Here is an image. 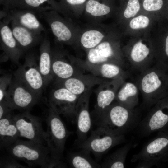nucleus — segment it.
Here are the masks:
<instances>
[{"label":"nucleus","mask_w":168,"mask_h":168,"mask_svg":"<svg viewBox=\"0 0 168 168\" xmlns=\"http://www.w3.org/2000/svg\"><path fill=\"white\" fill-rule=\"evenodd\" d=\"M134 82L142 96L143 109L150 110L168 96V72L156 63L138 74Z\"/></svg>","instance_id":"f257e3e1"},{"label":"nucleus","mask_w":168,"mask_h":168,"mask_svg":"<svg viewBox=\"0 0 168 168\" xmlns=\"http://www.w3.org/2000/svg\"><path fill=\"white\" fill-rule=\"evenodd\" d=\"M141 119L139 109L129 108L116 101L105 110L93 122L112 133L120 135L135 129Z\"/></svg>","instance_id":"f03ea898"},{"label":"nucleus","mask_w":168,"mask_h":168,"mask_svg":"<svg viewBox=\"0 0 168 168\" xmlns=\"http://www.w3.org/2000/svg\"><path fill=\"white\" fill-rule=\"evenodd\" d=\"M138 162V168L161 166L168 163V132L158 131L157 135L132 156L131 162Z\"/></svg>","instance_id":"7ed1b4c3"},{"label":"nucleus","mask_w":168,"mask_h":168,"mask_svg":"<svg viewBox=\"0 0 168 168\" xmlns=\"http://www.w3.org/2000/svg\"><path fill=\"white\" fill-rule=\"evenodd\" d=\"M45 120L47 124L45 141L50 157L61 160L63 157L65 143L73 132L68 131L59 114L49 105Z\"/></svg>","instance_id":"20e7f679"},{"label":"nucleus","mask_w":168,"mask_h":168,"mask_svg":"<svg viewBox=\"0 0 168 168\" xmlns=\"http://www.w3.org/2000/svg\"><path fill=\"white\" fill-rule=\"evenodd\" d=\"M5 149L7 154L24 161L30 167L38 166L43 168L50 153L49 148L43 144L19 139Z\"/></svg>","instance_id":"39448f33"},{"label":"nucleus","mask_w":168,"mask_h":168,"mask_svg":"<svg viewBox=\"0 0 168 168\" xmlns=\"http://www.w3.org/2000/svg\"><path fill=\"white\" fill-rule=\"evenodd\" d=\"M135 130L140 138L147 137L156 131L168 132V96L150 109Z\"/></svg>","instance_id":"423d86ee"},{"label":"nucleus","mask_w":168,"mask_h":168,"mask_svg":"<svg viewBox=\"0 0 168 168\" xmlns=\"http://www.w3.org/2000/svg\"><path fill=\"white\" fill-rule=\"evenodd\" d=\"M127 141L124 135H116L105 128L98 126L91 131L90 136L77 146L78 148L92 152L97 160L113 147Z\"/></svg>","instance_id":"0eeeda50"},{"label":"nucleus","mask_w":168,"mask_h":168,"mask_svg":"<svg viewBox=\"0 0 168 168\" xmlns=\"http://www.w3.org/2000/svg\"><path fill=\"white\" fill-rule=\"evenodd\" d=\"M40 97L22 81L14 77L4 100L13 110L29 111L37 103Z\"/></svg>","instance_id":"6e6552de"},{"label":"nucleus","mask_w":168,"mask_h":168,"mask_svg":"<svg viewBox=\"0 0 168 168\" xmlns=\"http://www.w3.org/2000/svg\"><path fill=\"white\" fill-rule=\"evenodd\" d=\"M49 26L56 40L61 44L72 45L76 42V30L71 21L63 18L55 10L39 13Z\"/></svg>","instance_id":"1a4fd4ad"},{"label":"nucleus","mask_w":168,"mask_h":168,"mask_svg":"<svg viewBox=\"0 0 168 168\" xmlns=\"http://www.w3.org/2000/svg\"><path fill=\"white\" fill-rule=\"evenodd\" d=\"M20 137L43 145L46 143V132L43 129L41 119L31 114L29 111L13 115Z\"/></svg>","instance_id":"9d476101"},{"label":"nucleus","mask_w":168,"mask_h":168,"mask_svg":"<svg viewBox=\"0 0 168 168\" xmlns=\"http://www.w3.org/2000/svg\"><path fill=\"white\" fill-rule=\"evenodd\" d=\"M14 75V77L23 82L37 95L41 97L45 86L34 54H30L26 56L24 64L19 67Z\"/></svg>","instance_id":"9b49d317"},{"label":"nucleus","mask_w":168,"mask_h":168,"mask_svg":"<svg viewBox=\"0 0 168 168\" xmlns=\"http://www.w3.org/2000/svg\"><path fill=\"white\" fill-rule=\"evenodd\" d=\"M86 52V59L84 61L86 63L96 64L110 63L118 65L124 68L125 67L119 46L105 40L95 48Z\"/></svg>","instance_id":"f8f14e48"},{"label":"nucleus","mask_w":168,"mask_h":168,"mask_svg":"<svg viewBox=\"0 0 168 168\" xmlns=\"http://www.w3.org/2000/svg\"><path fill=\"white\" fill-rule=\"evenodd\" d=\"M80 96L73 93L64 87H55L50 95L49 105L59 114H62L67 118L74 120L76 106Z\"/></svg>","instance_id":"ddd939ff"},{"label":"nucleus","mask_w":168,"mask_h":168,"mask_svg":"<svg viewBox=\"0 0 168 168\" xmlns=\"http://www.w3.org/2000/svg\"><path fill=\"white\" fill-rule=\"evenodd\" d=\"M92 88L87 91L79 97L75 109V120L77 124V138L74 144L77 146L87 138V134L92 125L89 111V102Z\"/></svg>","instance_id":"4468645a"},{"label":"nucleus","mask_w":168,"mask_h":168,"mask_svg":"<svg viewBox=\"0 0 168 168\" xmlns=\"http://www.w3.org/2000/svg\"><path fill=\"white\" fill-rule=\"evenodd\" d=\"M127 77L106 81L99 85L95 91L96 103L91 116L92 122L115 100L118 90Z\"/></svg>","instance_id":"2eb2a0df"},{"label":"nucleus","mask_w":168,"mask_h":168,"mask_svg":"<svg viewBox=\"0 0 168 168\" xmlns=\"http://www.w3.org/2000/svg\"><path fill=\"white\" fill-rule=\"evenodd\" d=\"M61 50L51 49L52 69L55 80H63L83 74L84 70L77 65L73 58Z\"/></svg>","instance_id":"dca6fc26"},{"label":"nucleus","mask_w":168,"mask_h":168,"mask_svg":"<svg viewBox=\"0 0 168 168\" xmlns=\"http://www.w3.org/2000/svg\"><path fill=\"white\" fill-rule=\"evenodd\" d=\"M4 8L26 10L39 13L55 10L68 17L69 12L55 0H6Z\"/></svg>","instance_id":"f3484780"},{"label":"nucleus","mask_w":168,"mask_h":168,"mask_svg":"<svg viewBox=\"0 0 168 168\" xmlns=\"http://www.w3.org/2000/svg\"><path fill=\"white\" fill-rule=\"evenodd\" d=\"M108 80L93 74H83L63 80H55V87L66 88L73 93L81 96L87 91L96 85H99Z\"/></svg>","instance_id":"a211bd4d"},{"label":"nucleus","mask_w":168,"mask_h":168,"mask_svg":"<svg viewBox=\"0 0 168 168\" xmlns=\"http://www.w3.org/2000/svg\"><path fill=\"white\" fill-rule=\"evenodd\" d=\"M153 53L152 48L141 41L135 43L128 52L131 71L138 74L152 66Z\"/></svg>","instance_id":"6ab92c4d"},{"label":"nucleus","mask_w":168,"mask_h":168,"mask_svg":"<svg viewBox=\"0 0 168 168\" xmlns=\"http://www.w3.org/2000/svg\"><path fill=\"white\" fill-rule=\"evenodd\" d=\"M75 63L84 70H87L96 76L111 81L124 77L128 73L120 66L114 63H104L92 64L74 58Z\"/></svg>","instance_id":"aec40b11"},{"label":"nucleus","mask_w":168,"mask_h":168,"mask_svg":"<svg viewBox=\"0 0 168 168\" xmlns=\"http://www.w3.org/2000/svg\"><path fill=\"white\" fill-rule=\"evenodd\" d=\"M4 9L6 11L7 15L2 20L9 23L13 22L38 34L46 31L35 16V12L26 10Z\"/></svg>","instance_id":"412c9836"},{"label":"nucleus","mask_w":168,"mask_h":168,"mask_svg":"<svg viewBox=\"0 0 168 168\" xmlns=\"http://www.w3.org/2000/svg\"><path fill=\"white\" fill-rule=\"evenodd\" d=\"M8 22L2 20L0 22V45L5 55L11 61L18 64L23 52L13 34Z\"/></svg>","instance_id":"4be33fe9"},{"label":"nucleus","mask_w":168,"mask_h":168,"mask_svg":"<svg viewBox=\"0 0 168 168\" xmlns=\"http://www.w3.org/2000/svg\"><path fill=\"white\" fill-rule=\"evenodd\" d=\"M11 23L13 36L23 53L43 41L44 38L41 34L35 33L13 22Z\"/></svg>","instance_id":"5701e85b"},{"label":"nucleus","mask_w":168,"mask_h":168,"mask_svg":"<svg viewBox=\"0 0 168 168\" xmlns=\"http://www.w3.org/2000/svg\"><path fill=\"white\" fill-rule=\"evenodd\" d=\"M12 112L0 119V149L6 148L13 143L20 137Z\"/></svg>","instance_id":"b1692460"},{"label":"nucleus","mask_w":168,"mask_h":168,"mask_svg":"<svg viewBox=\"0 0 168 168\" xmlns=\"http://www.w3.org/2000/svg\"><path fill=\"white\" fill-rule=\"evenodd\" d=\"M39 68L44 79L45 87L54 77L52 69L51 49L50 41L45 35L39 48Z\"/></svg>","instance_id":"393cba45"},{"label":"nucleus","mask_w":168,"mask_h":168,"mask_svg":"<svg viewBox=\"0 0 168 168\" xmlns=\"http://www.w3.org/2000/svg\"><path fill=\"white\" fill-rule=\"evenodd\" d=\"M139 92L134 82L125 80L118 90L115 100L126 107L134 109L138 104Z\"/></svg>","instance_id":"a878e982"},{"label":"nucleus","mask_w":168,"mask_h":168,"mask_svg":"<svg viewBox=\"0 0 168 168\" xmlns=\"http://www.w3.org/2000/svg\"><path fill=\"white\" fill-rule=\"evenodd\" d=\"M80 151L68 152L67 160L70 167L74 168H101V165L94 161L90 151L82 149Z\"/></svg>","instance_id":"bb28decb"},{"label":"nucleus","mask_w":168,"mask_h":168,"mask_svg":"<svg viewBox=\"0 0 168 168\" xmlns=\"http://www.w3.org/2000/svg\"><path fill=\"white\" fill-rule=\"evenodd\" d=\"M133 147V141L131 140L107 156L102 163L101 168H124L127 156Z\"/></svg>","instance_id":"cd10ccee"},{"label":"nucleus","mask_w":168,"mask_h":168,"mask_svg":"<svg viewBox=\"0 0 168 168\" xmlns=\"http://www.w3.org/2000/svg\"><path fill=\"white\" fill-rule=\"evenodd\" d=\"M105 35L101 30L91 29L83 32L79 37L81 46L86 51L95 48L105 40Z\"/></svg>","instance_id":"c85d7f7f"},{"label":"nucleus","mask_w":168,"mask_h":168,"mask_svg":"<svg viewBox=\"0 0 168 168\" xmlns=\"http://www.w3.org/2000/svg\"><path fill=\"white\" fill-rule=\"evenodd\" d=\"M84 10L89 16L99 18L108 14L110 12L111 8L106 0H88Z\"/></svg>","instance_id":"c756f323"},{"label":"nucleus","mask_w":168,"mask_h":168,"mask_svg":"<svg viewBox=\"0 0 168 168\" xmlns=\"http://www.w3.org/2000/svg\"><path fill=\"white\" fill-rule=\"evenodd\" d=\"M152 49L155 63L168 72V33L165 39Z\"/></svg>","instance_id":"7c9ffc66"},{"label":"nucleus","mask_w":168,"mask_h":168,"mask_svg":"<svg viewBox=\"0 0 168 168\" xmlns=\"http://www.w3.org/2000/svg\"><path fill=\"white\" fill-rule=\"evenodd\" d=\"M88 0H60V3L70 13L84 10Z\"/></svg>","instance_id":"2f4dec72"},{"label":"nucleus","mask_w":168,"mask_h":168,"mask_svg":"<svg viewBox=\"0 0 168 168\" xmlns=\"http://www.w3.org/2000/svg\"><path fill=\"white\" fill-rule=\"evenodd\" d=\"M16 160L6 154L0 157V168H26L27 166L21 165Z\"/></svg>","instance_id":"473e14b6"},{"label":"nucleus","mask_w":168,"mask_h":168,"mask_svg":"<svg viewBox=\"0 0 168 168\" xmlns=\"http://www.w3.org/2000/svg\"><path fill=\"white\" fill-rule=\"evenodd\" d=\"M140 9L138 0H129L124 12V16L127 19L133 17L136 15Z\"/></svg>","instance_id":"72a5a7b5"},{"label":"nucleus","mask_w":168,"mask_h":168,"mask_svg":"<svg viewBox=\"0 0 168 168\" xmlns=\"http://www.w3.org/2000/svg\"><path fill=\"white\" fill-rule=\"evenodd\" d=\"M11 74L4 75L0 78V102L4 100L7 91L12 80Z\"/></svg>","instance_id":"f704fd0d"},{"label":"nucleus","mask_w":168,"mask_h":168,"mask_svg":"<svg viewBox=\"0 0 168 168\" xmlns=\"http://www.w3.org/2000/svg\"><path fill=\"white\" fill-rule=\"evenodd\" d=\"M150 20L147 16L140 15L132 19L129 23L131 28L139 29L147 27L149 25Z\"/></svg>","instance_id":"c9c22d12"},{"label":"nucleus","mask_w":168,"mask_h":168,"mask_svg":"<svg viewBox=\"0 0 168 168\" xmlns=\"http://www.w3.org/2000/svg\"><path fill=\"white\" fill-rule=\"evenodd\" d=\"M163 0H144L143 6L147 11H157L160 10L163 5Z\"/></svg>","instance_id":"e433bc0d"},{"label":"nucleus","mask_w":168,"mask_h":168,"mask_svg":"<svg viewBox=\"0 0 168 168\" xmlns=\"http://www.w3.org/2000/svg\"><path fill=\"white\" fill-rule=\"evenodd\" d=\"M66 164L60 160L48 157L43 168H66Z\"/></svg>","instance_id":"4c0bfd02"},{"label":"nucleus","mask_w":168,"mask_h":168,"mask_svg":"<svg viewBox=\"0 0 168 168\" xmlns=\"http://www.w3.org/2000/svg\"><path fill=\"white\" fill-rule=\"evenodd\" d=\"M13 110L5 100L0 102V119L5 115L12 112Z\"/></svg>","instance_id":"58836bf2"},{"label":"nucleus","mask_w":168,"mask_h":168,"mask_svg":"<svg viewBox=\"0 0 168 168\" xmlns=\"http://www.w3.org/2000/svg\"><path fill=\"white\" fill-rule=\"evenodd\" d=\"M5 1L6 0H0V4L3 6L5 3Z\"/></svg>","instance_id":"ea45409f"}]
</instances>
